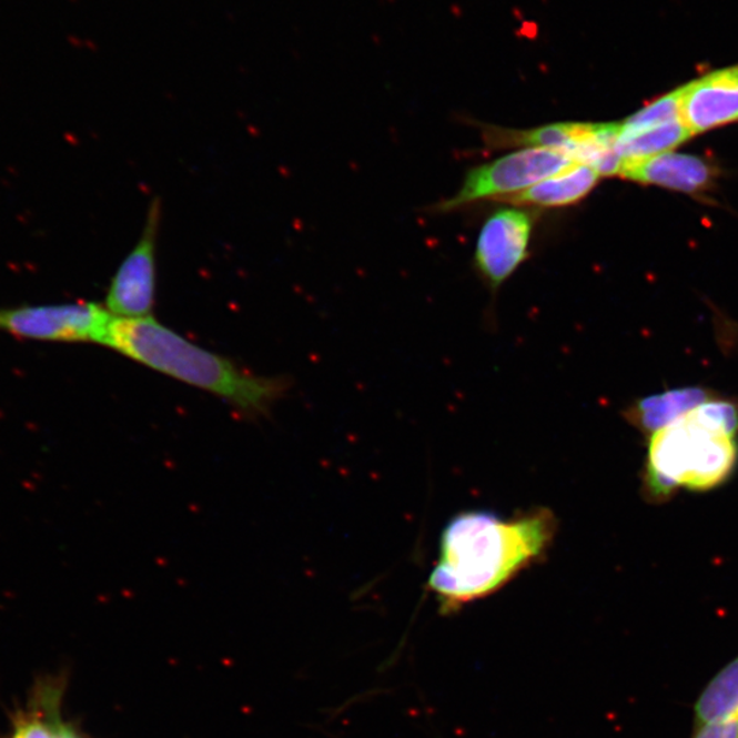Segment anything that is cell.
Here are the masks:
<instances>
[{
	"instance_id": "obj_1",
	"label": "cell",
	"mask_w": 738,
	"mask_h": 738,
	"mask_svg": "<svg viewBox=\"0 0 738 738\" xmlns=\"http://www.w3.org/2000/svg\"><path fill=\"white\" fill-rule=\"evenodd\" d=\"M548 509L515 518L492 512H465L443 528L439 558L427 587L443 613H454L504 588L539 560L557 535Z\"/></svg>"
},
{
	"instance_id": "obj_2",
	"label": "cell",
	"mask_w": 738,
	"mask_h": 738,
	"mask_svg": "<svg viewBox=\"0 0 738 738\" xmlns=\"http://www.w3.org/2000/svg\"><path fill=\"white\" fill-rule=\"evenodd\" d=\"M102 345L148 368L215 394L245 415H265L291 387L287 377L252 374L232 360L193 344L153 316H112Z\"/></svg>"
},
{
	"instance_id": "obj_3",
	"label": "cell",
	"mask_w": 738,
	"mask_h": 738,
	"mask_svg": "<svg viewBox=\"0 0 738 738\" xmlns=\"http://www.w3.org/2000/svg\"><path fill=\"white\" fill-rule=\"evenodd\" d=\"M738 464V401H706L648 436L643 493L651 502L678 489L708 492L728 482Z\"/></svg>"
},
{
	"instance_id": "obj_4",
	"label": "cell",
	"mask_w": 738,
	"mask_h": 738,
	"mask_svg": "<svg viewBox=\"0 0 738 738\" xmlns=\"http://www.w3.org/2000/svg\"><path fill=\"white\" fill-rule=\"evenodd\" d=\"M104 304L93 301L0 309V332L40 342H94L103 344L112 321Z\"/></svg>"
},
{
	"instance_id": "obj_5",
	"label": "cell",
	"mask_w": 738,
	"mask_h": 738,
	"mask_svg": "<svg viewBox=\"0 0 738 738\" xmlns=\"http://www.w3.org/2000/svg\"><path fill=\"white\" fill-rule=\"evenodd\" d=\"M575 162L557 151L524 148L469 171L456 196L441 204L442 211L458 209L479 200L502 198L527 191Z\"/></svg>"
},
{
	"instance_id": "obj_6",
	"label": "cell",
	"mask_w": 738,
	"mask_h": 738,
	"mask_svg": "<svg viewBox=\"0 0 738 738\" xmlns=\"http://www.w3.org/2000/svg\"><path fill=\"white\" fill-rule=\"evenodd\" d=\"M162 204L153 200L138 244L112 277L104 305L117 317L152 316L156 293V245Z\"/></svg>"
},
{
	"instance_id": "obj_7",
	"label": "cell",
	"mask_w": 738,
	"mask_h": 738,
	"mask_svg": "<svg viewBox=\"0 0 738 738\" xmlns=\"http://www.w3.org/2000/svg\"><path fill=\"white\" fill-rule=\"evenodd\" d=\"M533 229V216L518 209L495 211L483 224L475 260L489 286L499 287L528 256Z\"/></svg>"
},
{
	"instance_id": "obj_8",
	"label": "cell",
	"mask_w": 738,
	"mask_h": 738,
	"mask_svg": "<svg viewBox=\"0 0 738 738\" xmlns=\"http://www.w3.org/2000/svg\"><path fill=\"white\" fill-rule=\"evenodd\" d=\"M683 87V121L692 135L738 121V64Z\"/></svg>"
},
{
	"instance_id": "obj_9",
	"label": "cell",
	"mask_w": 738,
	"mask_h": 738,
	"mask_svg": "<svg viewBox=\"0 0 738 738\" xmlns=\"http://www.w3.org/2000/svg\"><path fill=\"white\" fill-rule=\"evenodd\" d=\"M618 175L640 184L694 193L710 184L712 170L700 158L670 151L645 161L623 163Z\"/></svg>"
},
{
	"instance_id": "obj_10",
	"label": "cell",
	"mask_w": 738,
	"mask_h": 738,
	"mask_svg": "<svg viewBox=\"0 0 738 738\" xmlns=\"http://www.w3.org/2000/svg\"><path fill=\"white\" fill-rule=\"evenodd\" d=\"M718 393L706 387H681L667 390V392L648 395L631 404L624 416L630 425L641 434L651 436L657 431L667 427L696 406L717 397Z\"/></svg>"
},
{
	"instance_id": "obj_11",
	"label": "cell",
	"mask_w": 738,
	"mask_h": 738,
	"mask_svg": "<svg viewBox=\"0 0 738 738\" xmlns=\"http://www.w3.org/2000/svg\"><path fill=\"white\" fill-rule=\"evenodd\" d=\"M600 175L588 164L575 163L560 173L537 182L527 191L515 194L510 203L529 204L537 206H566L580 202L593 191Z\"/></svg>"
},
{
	"instance_id": "obj_12",
	"label": "cell",
	"mask_w": 738,
	"mask_h": 738,
	"mask_svg": "<svg viewBox=\"0 0 738 738\" xmlns=\"http://www.w3.org/2000/svg\"><path fill=\"white\" fill-rule=\"evenodd\" d=\"M690 138L692 133L683 120L636 133H623L619 130L616 150L623 163L639 162L670 152Z\"/></svg>"
},
{
	"instance_id": "obj_13",
	"label": "cell",
	"mask_w": 738,
	"mask_h": 738,
	"mask_svg": "<svg viewBox=\"0 0 738 738\" xmlns=\"http://www.w3.org/2000/svg\"><path fill=\"white\" fill-rule=\"evenodd\" d=\"M695 714L698 726L738 717V657L702 690Z\"/></svg>"
},
{
	"instance_id": "obj_14",
	"label": "cell",
	"mask_w": 738,
	"mask_h": 738,
	"mask_svg": "<svg viewBox=\"0 0 738 738\" xmlns=\"http://www.w3.org/2000/svg\"><path fill=\"white\" fill-rule=\"evenodd\" d=\"M683 94L684 87H680L676 91L660 97L651 104L646 105L645 109L637 111L636 114L619 123V130L623 133H636L641 132V130L683 120Z\"/></svg>"
},
{
	"instance_id": "obj_15",
	"label": "cell",
	"mask_w": 738,
	"mask_h": 738,
	"mask_svg": "<svg viewBox=\"0 0 738 738\" xmlns=\"http://www.w3.org/2000/svg\"><path fill=\"white\" fill-rule=\"evenodd\" d=\"M62 725L57 710H50L46 716L33 714V716L22 720L13 738H57Z\"/></svg>"
},
{
	"instance_id": "obj_16",
	"label": "cell",
	"mask_w": 738,
	"mask_h": 738,
	"mask_svg": "<svg viewBox=\"0 0 738 738\" xmlns=\"http://www.w3.org/2000/svg\"><path fill=\"white\" fill-rule=\"evenodd\" d=\"M695 738H738V717L701 725Z\"/></svg>"
},
{
	"instance_id": "obj_17",
	"label": "cell",
	"mask_w": 738,
	"mask_h": 738,
	"mask_svg": "<svg viewBox=\"0 0 738 738\" xmlns=\"http://www.w3.org/2000/svg\"><path fill=\"white\" fill-rule=\"evenodd\" d=\"M725 345H729L730 347H736L738 350V326H734V328H730L728 324H726V330H725Z\"/></svg>"
}]
</instances>
